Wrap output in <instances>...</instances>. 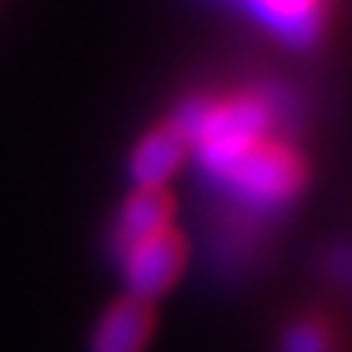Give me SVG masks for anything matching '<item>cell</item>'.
Instances as JSON below:
<instances>
[{
	"label": "cell",
	"instance_id": "6da1fadb",
	"mask_svg": "<svg viewBox=\"0 0 352 352\" xmlns=\"http://www.w3.org/2000/svg\"><path fill=\"white\" fill-rule=\"evenodd\" d=\"M173 121L183 127L189 153L212 179L241 151H248L280 127V101L264 88H241L226 95H199L179 104Z\"/></svg>",
	"mask_w": 352,
	"mask_h": 352
},
{
	"label": "cell",
	"instance_id": "7a4b0ae2",
	"mask_svg": "<svg viewBox=\"0 0 352 352\" xmlns=\"http://www.w3.org/2000/svg\"><path fill=\"white\" fill-rule=\"evenodd\" d=\"M226 196L252 212H280L307 186L303 153L280 134H267L212 176Z\"/></svg>",
	"mask_w": 352,
	"mask_h": 352
},
{
	"label": "cell",
	"instance_id": "3957f363",
	"mask_svg": "<svg viewBox=\"0 0 352 352\" xmlns=\"http://www.w3.org/2000/svg\"><path fill=\"white\" fill-rule=\"evenodd\" d=\"M186 239L176 226H166L160 232H153L147 239L127 245L118 254L121 261V274H124L127 294L140 297V300H160L166 290L176 287V280L183 277L186 267Z\"/></svg>",
	"mask_w": 352,
	"mask_h": 352
},
{
	"label": "cell",
	"instance_id": "277c9868",
	"mask_svg": "<svg viewBox=\"0 0 352 352\" xmlns=\"http://www.w3.org/2000/svg\"><path fill=\"white\" fill-rule=\"evenodd\" d=\"M153 303L124 294L91 329V352H147L153 340Z\"/></svg>",
	"mask_w": 352,
	"mask_h": 352
},
{
	"label": "cell",
	"instance_id": "5b68a950",
	"mask_svg": "<svg viewBox=\"0 0 352 352\" xmlns=\"http://www.w3.org/2000/svg\"><path fill=\"white\" fill-rule=\"evenodd\" d=\"M189 140L173 118L147 131L131 153V176L138 186H166L176 170L186 164Z\"/></svg>",
	"mask_w": 352,
	"mask_h": 352
},
{
	"label": "cell",
	"instance_id": "8992f818",
	"mask_svg": "<svg viewBox=\"0 0 352 352\" xmlns=\"http://www.w3.org/2000/svg\"><path fill=\"white\" fill-rule=\"evenodd\" d=\"M173 212L176 202L166 186H138L124 199V206L118 209V219H114L111 228L114 254H121L127 245L147 239V235L160 232V228L173 226Z\"/></svg>",
	"mask_w": 352,
	"mask_h": 352
},
{
	"label": "cell",
	"instance_id": "52a82bcc",
	"mask_svg": "<svg viewBox=\"0 0 352 352\" xmlns=\"http://www.w3.org/2000/svg\"><path fill=\"white\" fill-rule=\"evenodd\" d=\"M254 20L284 43H310L327 20V0H239Z\"/></svg>",
	"mask_w": 352,
	"mask_h": 352
},
{
	"label": "cell",
	"instance_id": "ba28073f",
	"mask_svg": "<svg viewBox=\"0 0 352 352\" xmlns=\"http://www.w3.org/2000/svg\"><path fill=\"white\" fill-rule=\"evenodd\" d=\"M287 352H329V340L316 323H300L287 333Z\"/></svg>",
	"mask_w": 352,
	"mask_h": 352
}]
</instances>
